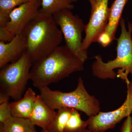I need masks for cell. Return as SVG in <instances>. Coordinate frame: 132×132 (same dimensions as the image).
Returning <instances> with one entry per match:
<instances>
[{"instance_id": "obj_19", "label": "cell", "mask_w": 132, "mask_h": 132, "mask_svg": "<svg viewBox=\"0 0 132 132\" xmlns=\"http://www.w3.org/2000/svg\"><path fill=\"white\" fill-rule=\"evenodd\" d=\"M12 117L9 101L0 104V123H4Z\"/></svg>"}, {"instance_id": "obj_16", "label": "cell", "mask_w": 132, "mask_h": 132, "mask_svg": "<svg viewBox=\"0 0 132 132\" xmlns=\"http://www.w3.org/2000/svg\"><path fill=\"white\" fill-rule=\"evenodd\" d=\"M73 109L62 108L58 109L54 120L47 131L50 132H64L65 127Z\"/></svg>"}, {"instance_id": "obj_25", "label": "cell", "mask_w": 132, "mask_h": 132, "mask_svg": "<svg viewBox=\"0 0 132 132\" xmlns=\"http://www.w3.org/2000/svg\"><path fill=\"white\" fill-rule=\"evenodd\" d=\"M75 132H91L90 131V130H86V128L85 129H82V130H79V131H76Z\"/></svg>"}, {"instance_id": "obj_6", "label": "cell", "mask_w": 132, "mask_h": 132, "mask_svg": "<svg viewBox=\"0 0 132 132\" xmlns=\"http://www.w3.org/2000/svg\"><path fill=\"white\" fill-rule=\"evenodd\" d=\"M53 16L62 33L67 47L85 62L87 59L88 53L82 48V34L86 26L83 20L69 9L62 10Z\"/></svg>"}, {"instance_id": "obj_14", "label": "cell", "mask_w": 132, "mask_h": 132, "mask_svg": "<svg viewBox=\"0 0 132 132\" xmlns=\"http://www.w3.org/2000/svg\"><path fill=\"white\" fill-rule=\"evenodd\" d=\"M35 126L28 119L12 117L3 123H0V132H26Z\"/></svg>"}, {"instance_id": "obj_23", "label": "cell", "mask_w": 132, "mask_h": 132, "mask_svg": "<svg viewBox=\"0 0 132 132\" xmlns=\"http://www.w3.org/2000/svg\"><path fill=\"white\" fill-rule=\"evenodd\" d=\"M10 97L6 94L0 92V104L9 101Z\"/></svg>"}, {"instance_id": "obj_8", "label": "cell", "mask_w": 132, "mask_h": 132, "mask_svg": "<svg viewBox=\"0 0 132 132\" xmlns=\"http://www.w3.org/2000/svg\"><path fill=\"white\" fill-rule=\"evenodd\" d=\"M127 85V95L123 105L114 111L100 112L87 120L88 130L91 132H104L112 129L124 118L132 112V81Z\"/></svg>"}, {"instance_id": "obj_21", "label": "cell", "mask_w": 132, "mask_h": 132, "mask_svg": "<svg viewBox=\"0 0 132 132\" xmlns=\"http://www.w3.org/2000/svg\"><path fill=\"white\" fill-rule=\"evenodd\" d=\"M112 41L111 36L108 34L104 31L99 36L97 42L100 43L103 47H106L110 45Z\"/></svg>"}, {"instance_id": "obj_27", "label": "cell", "mask_w": 132, "mask_h": 132, "mask_svg": "<svg viewBox=\"0 0 132 132\" xmlns=\"http://www.w3.org/2000/svg\"><path fill=\"white\" fill-rule=\"evenodd\" d=\"M131 132H132V128H131Z\"/></svg>"}, {"instance_id": "obj_4", "label": "cell", "mask_w": 132, "mask_h": 132, "mask_svg": "<svg viewBox=\"0 0 132 132\" xmlns=\"http://www.w3.org/2000/svg\"><path fill=\"white\" fill-rule=\"evenodd\" d=\"M39 90L42 100L54 110L62 108L75 109L84 113L89 118L97 115L100 112L99 101L88 93L81 77L78 79L75 90L69 93L51 90L48 86L43 87Z\"/></svg>"}, {"instance_id": "obj_1", "label": "cell", "mask_w": 132, "mask_h": 132, "mask_svg": "<svg viewBox=\"0 0 132 132\" xmlns=\"http://www.w3.org/2000/svg\"><path fill=\"white\" fill-rule=\"evenodd\" d=\"M84 63L66 45L60 46L47 57L33 63L30 80L38 89L48 86L71 74L83 71Z\"/></svg>"}, {"instance_id": "obj_15", "label": "cell", "mask_w": 132, "mask_h": 132, "mask_svg": "<svg viewBox=\"0 0 132 132\" xmlns=\"http://www.w3.org/2000/svg\"><path fill=\"white\" fill-rule=\"evenodd\" d=\"M78 0H42L40 12L53 15L62 10H72L74 4Z\"/></svg>"}, {"instance_id": "obj_26", "label": "cell", "mask_w": 132, "mask_h": 132, "mask_svg": "<svg viewBox=\"0 0 132 132\" xmlns=\"http://www.w3.org/2000/svg\"><path fill=\"white\" fill-rule=\"evenodd\" d=\"M42 132H49V131H47V130H43Z\"/></svg>"}, {"instance_id": "obj_3", "label": "cell", "mask_w": 132, "mask_h": 132, "mask_svg": "<svg viewBox=\"0 0 132 132\" xmlns=\"http://www.w3.org/2000/svg\"><path fill=\"white\" fill-rule=\"evenodd\" d=\"M120 25L121 32L117 39L116 57L105 62L100 55H96L92 71L94 76L101 79H114L117 76L127 84L130 81L128 75L132 77V23L128 22L127 28L121 18Z\"/></svg>"}, {"instance_id": "obj_5", "label": "cell", "mask_w": 132, "mask_h": 132, "mask_svg": "<svg viewBox=\"0 0 132 132\" xmlns=\"http://www.w3.org/2000/svg\"><path fill=\"white\" fill-rule=\"evenodd\" d=\"M32 65V59L26 52L16 61L1 68V92L15 101L20 100L30 80V71Z\"/></svg>"}, {"instance_id": "obj_2", "label": "cell", "mask_w": 132, "mask_h": 132, "mask_svg": "<svg viewBox=\"0 0 132 132\" xmlns=\"http://www.w3.org/2000/svg\"><path fill=\"white\" fill-rule=\"evenodd\" d=\"M33 64L50 54L60 46L63 35L53 16L40 12L23 31Z\"/></svg>"}, {"instance_id": "obj_17", "label": "cell", "mask_w": 132, "mask_h": 132, "mask_svg": "<svg viewBox=\"0 0 132 132\" xmlns=\"http://www.w3.org/2000/svg\"><path fill=\"white\" fill-rule=\"evenodd\" d=\"M29 0H0V26H6L10 15L17 7Z\"/></svg>"}, {"instance_id": "obj_22", "label": "cell", "mask_w": 132, "mask_h": 132, "mask_svg": "<svg viewBox=\"0 0 132 132\" xmlns=\"http://www.w3.org/2000/svg\"><path fill=\"white\" fill-rule=\"evenodd\" d=\"M132 127V117L128 116L124 121L121 129V132H131Z\"/></svg>"}, {"instance_id": "obj_20", "label": "cell", "mask_w": 132, "mask_h": 132, "mask_svg": "<svg viewBox=\"0 0 132 132\" xmlns=\"http://www.w3.org/2000/svg\"><path fill=\"white\" fill-rule=\"evenodd\" d=\"M15 36L8 30L6 26H0V41L9 42Z\"/></svg>"}, {"instance_id": "obj_18", "label": "cell", "mask_w": 132, "mask_h": 132, "mask_svg": "<svg viewBox=\"0 0 132 132\" xmlns=\"http://www.w3.org/2000/svg\"><path fill=\"white\" fill-rule=\"evenodd\" d=\"M87 126V121L82 120L78 110L73 109L65 127L64 132H75L85 129Z\"/></svg>"}, {"instance_id": "obj_11", "label": "cell", "mask_w": 132, "mask_h": 132, "mask_svg": "<svg viewBox=\"0 0 132 132\" xmlns=\"http://www.w3.org/2000/svg\"><path fill=\"white\" fill-rule=\"evenodd\" d=\"M50 108L37 95L29 119L35 126L48 130L53 122L57 112Z\"/></svg>"}, {"instance_id": "obj_24", "label": "cell", "mask_w": 132, "mask_h": 132, "mask_svg": "<svg viewBox=\"0 0 132 132\" xmlns=\"http://www.w3.org/2000/svg\"><path fill=\"white\" fill-rule=\"evenodd\" d=\"M26 132H39L36 131L35 130V128H31L29 130L26 131Z\"/></svg>"}, {"instance_id": "obj_7", "label": "cell", "mask_w": 132, "mask_h": 132, "mask_svg": "<svg viewBox=\"0 0 132 132\" xmlns=\"http://www.w3.org/2000/svg\"><path fill=\"white\" fill-rule=\"evenodd\" d=\"M91 5L89 21L85 26V38L82 40L83 50H87L103 32L108 24L110 13L109 0H87Z\"/></svg>"}, {"instance_id": "obj_9", "label": "cell", "mask_w": 132, "mask_h": 132, "mask_svg": "<svg viewBox=\"0 0 132 132\" xmlns=\"http://www.w3.org/2000/svg\"><path fill=\"white\" fill-rule=\"evenodd\" d=\"M42 0H29L15 9L6 27L14 35L22 32L39 13Z\"/></svg>"}, {"instance_id": "obj_12", "label": "cell", "mask_w": 132, "mask_h": 132, "mask_svg": "<svg viewBox=\"0 0 132 132\" xmlns=\"http://www.w3.org/2000/svg\"><path fill=\"white\" fill-rule=\"evenodd\" d=\"M36 97L35 92L29 87L20 100L10 103L12 117L29 119Z\"/></svg>"}, {"instance_id": "obj_10", "label": "cell", "mask_w": 132, "mask_h": 132, "mask_svg": "<svg viewBox=\"0 0 132 132\" xmlns=\"http://www.w3.org/2000/svg\"><path fill=\"white\" fill-rule=\"evenodd\" d=\"M27 42L24 32L7 43L0 41V68L16 61L27 51Z\"/></svg>"}, {"instance_id": "obj_13", "label": "cell", "mask_w": 132, "mask_h": 132, "mask_svg": "<svg viewBox=\"0 0 132 132\" xmlns=\"http://www.w3.org/2000/svg\"><path fill=\"white\" fill-rule=\"evenodd\" d=\"M128 0H115L110 7L108 24L105 32L111 36L113 41L116 39V33L121 18L122 13Z\"/></svg>"}]
</instances>
